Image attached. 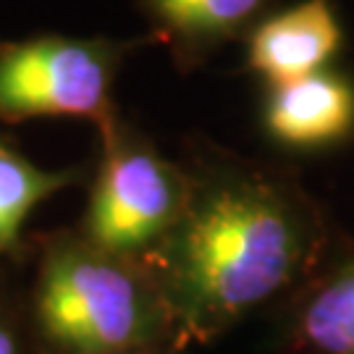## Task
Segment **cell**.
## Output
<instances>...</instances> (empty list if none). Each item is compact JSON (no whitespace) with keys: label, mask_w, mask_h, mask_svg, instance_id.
<instances>
[{"label":"cell","mask_w":354,"mask_h":354,"mask_svg":"<svg viewBox=\"0 0 354 354\" xmlns=\"http://www.w3.org/2000/svg\"><path fill=\"white\" fill-rule=\"evenodd\" d=\"M307 226L286 194L260 178L200 192L145 254L176 342H207L283 291L307 260Z\"/></svg>","instance_id":"1"},{"label":"cell","mask_w":354,"mask_h":354,"mask_svg":"<svg viewBox=\"0 0 354 354\" xmlns=\"http://www.w3.org/2000/svg\"><path fill=\"white\" fill-rule=\"evenodd\" d=\"M35 317L58 354L150 349L171 330L160 289L142 260L84 236L53 244L37 276Z\"/></svg>","instance_id":"2"},{"label":"cell","mask_w":354,"mask_h":354,"mask_svg":"<svg viewBox=\"0 0 354 354\" xmlns=\"http://www.w3.org/2000/svg\"><path fill=\"white\" fill-rule=\"evenodd\" d=\"M118 50L105 39L0 45V121L95 118L108 127Z\"/></svg>","instance_id":"3"},{"label":"cell","mask_w":354,"mask_h":354,"mask_svg":"<svg viewBox=\"0 0 354 354\" xmlns=\"http://www.w3.org/2000/svg\"><path fill=\"white\" fill-rule=\"evenodd\" d=\"M108 137L82 236L100 250L142 260L178 223L192 189L176 165L152 147L115 137L111 129Z\"/></svg>","instance_id":"4"},{"label":"cell","mask_w":354,"mask_h":354,"mask_svg":"<svg viewBox=\"0 0 354 354\" xmlns=\"http://www.w3.org/2000/svg\"><path fill=\"white\" fill-rule=\"evenodd\" d=\"M342 48V24L328 0H302L257 26L247 61L270 84L326 68Z\"/></svg>","instance_id":"5"},{"label":"cell","mask_w":354,"mask_h":354,"mask_svg":"<svg viewBox=\"0 0 354 354\" xmlns=\"http://www.w3.org/2000/svg\"><path fill=\"white\" fill-rule=\"evenodd\" d=\"M268 134L289 147H326L354 129V87L346 76L320 68L283 84H270Z\"/></svg>","instance_id":"6"},{"label":"cell","mask_w":354,"mask_h":354,"mask_svg":"<svg viewBox=\"0 0 354 354\" xmlns=\"http://www.w3.org/2000/svg\"><path fill=\"white\" fill-rule=\"evenodd\" d=\"M297 339L307 354H354V263L304 302Z\"/></svg>","instance_id":"7"},{"label":"cell","mask_w":354,"mask_h":354,"mask_svg":"<svg viewBox=\"0 0 354 354\" xmlns=\"http://www.w3.org/2000/svg\"><path fill=\"white\" fill-rule=\"evenodd\" d=\"M71 184V174L45 171L0 142V252L16 247L29 213Z\"/></svg>","instance_id":"8"},{"label":"cell","mask_w":354,"mask_h":354,"mask_svg":"<svg viewBox=\"0 0 354 354\" xmlns=\"http://www.w3.org/2000/svg\"><path fill=\"white\" fill-rule=\"evenodd\" d=\"M266 0H147L150 13L187 42H213L236 32Z\"/></svg>","instance_id":"9"},{"label":"cell","mask_w":354,"mask_h":354,"mask_svg":"<svg viewBox=\"0 0 354 354\" xmlns=\"http://www.w3.org/2000/svg\"><path fill=\"white\" fill-rule=\"evenodd\" d=\"M0 354H21L16 330L11 328V323L0 315Z\"/></svg>","instance_id":"10"},{"label":"cell","mask_w":354,"mask_h":354,"mask_svg":"<svg viewBox=\"0 0 354 354\" xmlns=\"http://www.w3.org/2000/svg\"><path fill=\"white\" fill-rule=\"evenodd\" d=\"M113 354H150L147 349H137V352H113Z\"/></svg>","instance_id":"11"}]
</instances>
